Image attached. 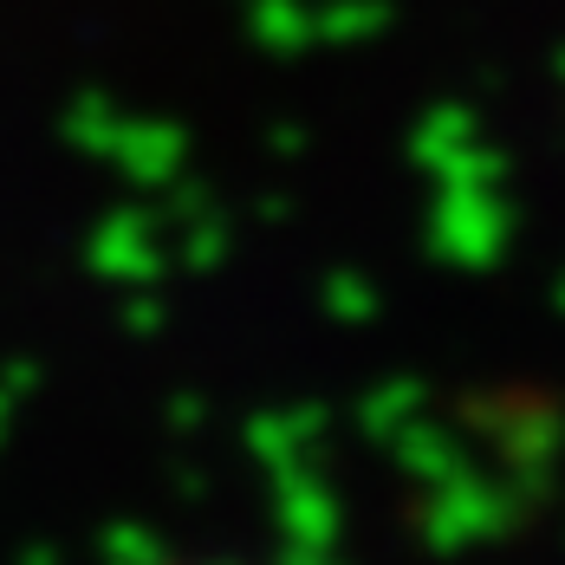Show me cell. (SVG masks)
<instances>
[{"label": "cell", "mask_w": 565, "mask_h": 565, "mask_svg": "<svg viewBox=\"0 0 565 565\" xmlns=\"http://www.w3.org/2000/svg\"><path fill=\"white\" fill-rule=\"evenodd\" d=\"M157 565H254V559H209V553H195V559H157Z\"/></svg>", "instance_id": "cell-1"}]
</instances>
